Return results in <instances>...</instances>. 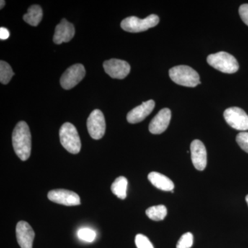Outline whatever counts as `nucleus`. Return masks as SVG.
Wrapping results in <instances>:
<instances>
[{
    "label": "nucleus",
    "mask_w": 248,
    "mask_h": 248,
    "mask_svg": "<svg viewBox=\"0 0 248 248\" xmlns=\"http://www.w3.org/2000/svg\"><path fill=\"white\" fill-rule=\"evenodd\" d=\"M78 237L82 241L93 242L96 239V232L89 228H81L78 232Z\"/></svg>",
    "instance_id": "21"
},
{
    "label": "nucleus",
    "mask_w": 248,
    "mask_h": 248,
    "mask_svg": "<svg viewBox=\"0 0 248 248\" xmlns=\"http://www.w3.org/2000/svg\"><path fill=\"white\" fill-rule=\"evenodd\" d=\"M239 16L243 22L248 26V4H244L240 6Z\"/></svg>",
    "instance_id": "25"
},
{
    "label": "nucleus",
    "mask_w": 248,
    "mask_h": 248,
    "mask_svg": "<svg viewBox=\"0 0 248 248\" xmlns=\"http://www.w3.org/2000/svg\"><path fill=\"white\" fill-rule=\"evenodd\" d=\"M10 36V32L6 28L1 27L0 29V39L1 40H7Z\"/></svg>",
    "instance_id": "26"
},
{
    "label": "nucleus",
    "mask_w": 248,
    "mask_h": 248,
    "mask_svg": "<svg viewBox=\"0 0 248 248\" xmlns=\"http://www.w3.org/2000/svg\"><path fill=\"white\" fill-rule=\"evenodd\" d=\"M193 235L187 232L183 234L177 244V248H191L193 244Z\"/></svg>",
    "instance_id": "22"
},
{
    "label": "nucleus",
    "mask_w": 248,
    "mask_h": 248,
    "mask_svg": "<svg viewBox=\"0 0 248 248\" xmlns=\"http://www.w3.org/2000/svg\"><path fill=\"white\" fill-rule=\"evenodd\" d=\"M127 187H128V180L126 178L121 176L115 179L111 186V190L114 195L117 196L121 200H125L126 198Z\"/></svg>",
    "instance_id": "18"
},
{
    "label": "nucleus",
    "mask_w": 248,
    "mask_h": 248,
    "mask_svg": "<svg viewBox=\"0 0 248 248\" xmlns=\"http://www.w3.org/2000/svg\"><path fill=\"white\" fill-rule=\"evenodd\" d=\"M159 22V17L154 14H152L144 19L132 16L124 19L121 23V27L127 32H140L156 27Z\"/></svg>",
    "instance_id": "5"
},
{
    "label": "nucleus",
    "mask_w": 248,
    "mask_h": 248,
    "mask_svg": "<svg viewBox=\"0 0 248 248\" xmlns=\"http://www.w3.org/2000/svg\"><path fill=\"white\" fill-rule=\"evenodd\" d=\"M76 31L73 24L66 19H62L61 22L55 28L53 41L57 45L70 42L74 37Z\"/></svg>",
    "instance_id": "14"
},
{
    "label": "nucleus",
    "mask_w": 248,
    "mask_h": 248,
    "mask_svg": "<svg viewBox=\"0 0 248 248\" xmlns=\"http://www.w3.org/2000/svg\"><path fill=\"white\" fill-rule=\"evenodd\" d=\"M88 131L91 138L98 140L104 137L106 132V121L104 114L100 110H94L87 120Z\"/></svg>",
    "instance_id": "8"
},
{
    "label": "nucleus",
    "mask_w": 248,
    "mask_h": 248,
    "mask_svg": "<svg viewBox=\"0 0 248 248\" xmlns=\"http://www.w3.org/2000/svg\"><path fill=\"white\" fill-rule=\"evenodd\" d=\"M43 11L39 5H32L28 9L27 14L24 15L23 19L27 24L32 27H37L42 21Z\"/></svg>",
    "instance_id": "17"
},
{
    "label": "nucleus",
    "mask_w": 248,
    "mask_h": 248,
    "mask_svg": "<svg viewBox=\"0 0 248 248\" xmlns=\"http://www.w3.org/2000/svg\"><path fill=\"white\" fill-rule=\"evenodd\" d=\"M5 4H6V1H4V0H1V1H0V9H2L3 7L5 6Z\"/></svg>",
    "instance_id": "27"
},
{
    "label": "nucleus",
    "mask_w": 248,
    "mask_h": 248,
    "mask_svg": "<svg viewBox=\"0 0 248 248\" xmlns=\"http://www.w3.org/2000/svg\"><path fill=\"white\" fill-rule=\"evenodd\" d=\"M223 116L228 125L235 130L241 131L248 130V115L243 109L238 107L229 108L225 110Z\"/></svg>",
    "instance_id": "6"
},
{
    "label": "nucleus",
    "mask_w": 248,
    "mask_h": 248,
    "mask_svg": "<svg viewBox=\"0 0 248 248\" xmlns=\"http://www.w3.org/2000/svg\"><path fill=\"white\" fill-rule=\"evenodd\" d=\"M60 139L62 146L72 154H78L81 151V140L74 125L65 123L60 130Z\"/></svg>",
    "instance_id": "4"
},
{
    "label": "nucleus",
    "mask_w": 248,
    "mask_h": 248,
    "mask_svg": "<svg viewBox=\"0 0 248 248\" xmlns=\"http://www.w3.org/2000/svg\"><path fill=\"white\" fill-rule=\"evenodd\" d=\"M14 75L12 68L9 63L1 60L0 62V81L1 84H9Z\"/></svg>",
    "instance_id": "20"
},
{
    "label": "nucleus",
    "mask_w": 248,
    "mask_h": 248,
    "mask_svg": "<svg viewBox=\"0 0 248 248\" xmlns=\"http://www.w3.org/2000/svg\"><path fill=\"white\" fill-rule=\"evenodd\" d=\"M16 237L21 248H32L35 232L27 222H18L16 226Z\"/></svg>",
    "instance_id": "12"
},
{
    "label": "nucleus",
    "mask_w": 248,
    "mask_h": 248,
    "mask_svg": "<svg viewBox=\"0 0 248 248\" xmlns=\"http://www.w3.org/2000/svg\"><path fill=\"white\" fill-rule=\"evenodd\" d=\"M169 76L174 83L186 87L194 88L201 84L197 71L185 65L173 67L169 71Z\"/></svg>",
    "instance_id": "2"
},
{
    "label": "nucleus",
    "mask_w": 248,
    "mask_h": 248,
    "mask_svg": "<svg viewBox=\"0 0 248 248\" xmlns=\"http://www.w3.org/2000/svg\"><path fill=\"white\" fill-rule=\"evenodd\" d=\"M236 141L240 148L248 153V133L247 132H242L238 134L236 136Z\"/></svg>",
    "instance_id": "24"
},
{
    "label": "nucleus",
    "mask_w": 248,
    "mask_h": 248,
    "mask_svg": "<svg viewBox=\"0 0 248 248\" xmlns=\"http://www.w3.org/2000/svg\"><path fill=\"white\" fill-rule=\"evenodd\" d=\"M167 208L164 205H155L146 210V214L148 218L153 221H159L164 220L167 215Z\"/></svg>",
    "instance_id": "19"
},
{
    "label": "nucleus",
    "mask_w": 248,
    "mask_h": 248,
    "mask_svg": "<svg viewBox=\"0 0 248 248\" xmlns=\"http://www.w3.org/2000/svg\"><path fill=\"white\" fill-rule=\"evenodd\" d=\"M191 158L196 169L203 171L207 166V151L203 143L195 140L190 144Z\"/></svg>",
    "instance_id": "11"
},
{
    "label": "nucleus",
    "mask_w": 248,
    "mask_h": 248,
    "mask_svg": "<svg viewBox=\"0 0 248 248\" xmlns=\"http://www.w3.org/2000/svg\"><path fill=\"white\" fill-rule=\"evenodd\" d=\"M13 146L18 157L27 161L31 153V134L25 122H19L16 125L12 136Z\"/></svg>",
    "instance_id": "1"
},
{
    "label": "nucleus",
    "mask_w": 248,
    "mask_h": 248,
    "mask_svg": "<svg viewBox=\"0 0 248 248\" xmlns=\"http://www.w3.org/2000/svg\"><path fill=\"white\" fill-rule=\"evenodd\" d=\"M155 103L153 100L143 102L139 107L130 110L127 115V120L130 124H138L148 117L154 110Z\"/></svg>",
    "instance_id": "15"
},
{
    "label": "nucleus",
    "mask_w": 248,
    "mask_h": 248,
    "mask_svg": "<svg viewBox=\"0 0 248 248\" xmlns=\"http://www.w3.org/2000/svg\"><path fill=\"white\" fill-rule=\"evenodd\" d=\"M171 120V111L169 108H164L158 112L151 121L149 130L152 134L159 135L166 131Z\"/></svg>",
    "instance_id": "13"
},
{
    "label": "nucleus",
    "mask_w": 248,
    "mask_h": 248,
    "mask_svg": "<svg viewBox=\"0 0 248 248\" xmlns=\"http://www.w3.org/2000/svg\"><path fill=\"white\" fill-rule=\"evenodd\" d=\"M135 244L138 248H154L149 239L141 234H138L135 236Z\"/></svg>",
    "instance_id": "23"
},
{
    "label": "nucleus",
    "mask_w": 248,
    "mask_h": 248,
    "mask_svg": "<svg viewBox=\"0 0 248 248\" xmlns=\"http://www.w3.org/2000/svg\"><path fill=\"white\" fill-rule=\"evenodd\" d=\"M48 200L61 205L66 206H75L81 203L79 196L71 190L58 189L50 191L48 194Z\"/></svg>",
    "instance_id": "10"
},
{
    "label": "nucleus",
    "mask_w": 248,
    "mask_h": 248,
    "mask_svg": "<svg viewBox=\"0 0 248 248\" xmlns=\"http://www.w3.org/2000/svg\"><path fill=\"white\" fill-rule=\"evenodd\" d=\"M246 202H247V204L248 205V195L247 196H246Z\"/></svg>",
    "instance_id": "28"
},
{
    "label": "nucleus",
    "mask_w": 248,
    "mask_h": 248,
    "mask_svg": "<svg viewBox=\"0 0 248 248\" xmlns=\"http://www.w3.org/2000/svg\"><path fill=\"white\" fill-rule=\"evenodd\" d=\"M106 73L114 79H123L128 76L130 72V66L128 62L117 59H111L104 62Z\"/></svg>",
    "instance_id": "9"
},
{
    "label": "nucleus",
    "mask_w": 248,
    "mask_h": 248,
    "mask_svg": "<svg viewBox=\"0 0 248 248\" xmlns=\"http://www.w3.org/2000/svg\"><path fill=\"white\" fill-rule=\"evenodd\" d=\"M207 62L215 69L228 74L235 73L239 68V63L236 58L226 52L211 54L207 58Z\"/></svg>",
    "instance_id": "3"
},
{
    "label": "nucleus",
    "mask_w": 248,
    "mask_h": 248,
    "mask_svg": "<svg viewBox=\"0 0 248 248\" xmlns=\"http://www.w3.org/2000/svg\"><path fill=\"white\" fill-rule=\"evenodd\" d=\"M148 180L151 182L155 187L163 191H173L174 188V183L169 177L156 172L149 173L148 176Z\"/></svg>",
    "instance_id": "16"
},
{
    "label": "nucleus",
    "mask_w": 248,
    "mask_h": 248,
    "mask_svg": "<svg viewBox=\"0 0 248 248\" xmlns=\"http://www.w3.org/2000/svg\"><path fill=\"white\" fill-rule=\"evenodd\" d=\"M86 76V70L81 63H77L68 68L60 79L62 87L70 90L77 86Z\"/></svg>",
    "instance_id": "7"
}]
</instances>
